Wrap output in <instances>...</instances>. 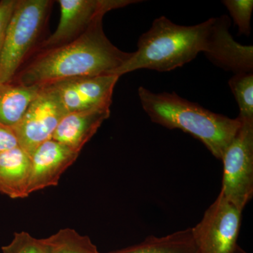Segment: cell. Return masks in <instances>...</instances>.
<instances>
[{"label":"cell","instance_id":"obj_1","mask_svg":"<svg viewBox=\"0 0 253 253\" xmlns=\"http://www.w3.org/2000/svg\"><path fill=\"white\" fill-rule=\"evenodd\" d=\"M230 26V18L225 15L191 26L175 24L161 16L141 35L137 50L113 75L121 77L140 69L167 72L192 61L200 52L226 71L253 73V46L235 41Z\"/></svg>","mask_w":253,"mask_h":253},{"label":"cell","instance_id":"obj_2","mask_svg":"<svg viewBox=\"0 0 253 253\" xmlns=\"http://www.w3.org/2000/svg\"><path fill=\"white\" fill-rule=\"evenodd\" d=\"M131 53L113 45L103 29V20L72 42L42 49L23 66L12 82L39 87L75 78L113 75Z\"/></svg>","mask_w":253,"mask_h":253},{"label":"cell","instance_id":"obj_3","mask_svg":"<svg viewBox=\"0 0 253 253\" xmlns=\"http://www.w3.org/2000/svg\"><path fill=\"white\" fill-rule=\"evenodd\" d=\"M138 95L152 122L179 129L199 139L217 159L221 160L241 122L181 97L176 93H154L140 86Z\"/></svg>","mask_w":253,"mask_h":253},{"label":"cell","instance_id":"obj_4","mask_svg":"<svg viewBox=\"0 0 253 253\" xmlns=\"http://www.w3.org/2000/svg\"><path fill=\"white\" fill-rule=\"evenodd\" d=\"M53 2L17 0L0 56V83L12 81L44 30Z\"/></svg>","mask_w":253,"mask_h":253},{"label":"cell","instance_id":"obj_5","mask_svg":"<svg viewBox=\"0 0 253 253\" xmlns=\"http://www.w3.org/2000/svg\"><path fill=\"white\" fill-rule=\"evenodd\" d=\"M240 121L239 130L221 160L220 193L243 212L253 196V119Z\"/></svg>","mask_w":253,"mask_h":253},{"label":"cell","instance_id":"obj_6","mask_svg":"<svg viewBox=\"0 0 253 253\" xmlns=\"http://www.w3.org/2000/svg\"><path fill=\"white\" fill-rule=\"evenodd\" d=\"M242 212L219 193L202 219L191 228L196 253H235Z\"/></svg>","mask_w":253,"mask_h":253},{"label":"cell","instance_id":"obj_7","mask_svg":"<svg viewBox=\"0 0 253 253\" xmlns=\"http://www.w3.org/2000/svg\"><path fill=\"white\" fill-rule=\"evenodd\" d=\"M61 18L57 28L42 44L49 49L67 44L85 33L95 23L103 20L113 9L125 7L139 1L131 0H59Z\"/></svg>","mask_w":253,"mask_h":253},{"label":"cell","instance_id":"obj_8","mask_svg":"<svg viewBox=\"0 0 253 253\" xmlns=\"http://www.w3.org/2000/svg\"><path fill=\"white\" fill-rule=\"evenodd\" d=\"M67 114L47 87L41 90L13 129L20 148L31 157L35 150L52 138L61 119Z\"/></svg>","mask_w":253,"mask_h":253},{"label":"cell","instance_id":"obj_9","mask_svg":"<svg viewBox=\"0 0 253 253\" xmlns=\"http://www.w3.org/2000/svg\"><path fill=\"white\" fill-rule=\"evenodd\" d=\"M116 75L75 78L55 83L47 87L56 96L66 113L111 107Z\"/></svg>","mask_w":253,"mask_h":253},{"label":"cell","instance_id":"obj_10","mask_svg":"<svg viewBox=\"0 0 253 253\" xmlns=\"http://www.w3.org/2000/svg\"><path fill=\"white\" fill-rule=\"evenodd\" d=\"M76 152L51 139L38 146L31 155L28 194L58 185L63 173L77 160Z\"/></svg>","mask_w":253,"mask_h":253},{"label":"cell","instance_id":"obj_11","mask_svg":"<svg viewBox=\"0 0 253 253\" xmlns=\"http://www.w3.org/2000/svg\"><path fill=\"white\" fill-rule=\"evenodd\" d=\"M110 108L67 113L61 119L51 139L81 153L102 123L110 117Z\"/></svg>","mask_w":253,"mask_h":253},{"label":"cell","instance_id":"obj_12","mask_svg":"<svg viewBox=\"0 0 253 253\" xmlns=\"http://www.w3.org/2000/svg\"><path fill=\"white\" fill-rule=\"evenodd\" d=\"M31 157L18 147L0 154V194L11 199L28 196Z\"/></svg>","mask_w":253,"mask_h":253},{"label":"cell","instance_id":"obj_13","mask_svg":"<svg viewBox=\"0 0 253 253\" xmlns=\"http://www.w3.org/2000/svg\"><path fill=\"white\" fill-rule=\"evenodd\" d=\"M41 87L11 81L0 83V123L14 126L24 116Z\"/></svg>","mask_w":253,"mask_h":253},{"label":"cell","instance_id":"obj_14","mask_svg":"<svg viewBox=\"0 0 253 253\" xmlns=\"http://www.w3.org/2000/svg\"><path fill=\"white\" fill-rule=\"evenodd\" d=\"M109 253H196L191 228L162 237L151 236L140 244Z\"/></svg>","mask_w":253,"mask_h":253},{"label":"cell","instance_id":"obj_15","mask_svg":"<svg viewBox=\"0 0 253 253\" xmlns=\"http://www.w3.org/2000/svg\"><path fill=\"white\" fill-rule=\"evenodd\" d=\"M44 241L48 253H101L88 236L69 228L60 229Z\"/></svg>","mask_w":253,"mask_h":253},{"label":"cell","instance_id":"obj_16","mask_svg":"<svg viewBox=\"0 0 253 253\" xmlns=\"http://www.w3.org/2000/svg\"><path fill=\"white\" fill-rule=\"evenodd\" d=\"M233 94L239 107L240 119H253V74L240 73L229 81Z\"/></svg>","mask_w":253,"mask_h":253},{"label":"cell","instance_id":"obj_17","mask_svg":"<svg viewBox=\"0 0 253 253\" xmlns=\"http://www.w3.org/2000/svg\"><path fill=\"white\" fill-rule=\"evenodd\" d=\"M229 11L239 34L249 36L251 34V20L253 9V0H224L222 1Z\"/></svg>","mask_w":253,"mask_h":253},{"label":"cell","instance_id":"obj_18","mask_svg":"<svg viewBox=\"0 0 253 253\" xmlns=\"http://www.w3.org/2000/svg\"><path fill=\"white\" fill-rule=\"evenodd\" d=\"M2 253H48L44 239H38L26 231L15 233L14 239L1 248Z\"/></svg>","mask_w":253,"mask_h":253},{"label":"cell","instance_id":"obj_19","mask_svg":"<svg viewBox=\"0 0 253 253\" xmlns=\"http://www.w3.org/2000/svg\"><path fill=\"white\" fill-rule=\"evenodd\" d=\"M17 0H1L0 1V56L2 51L5 34L10 18L14 11Z\"/></svg>","mask_w":253,"mask_h":253},{"label":"cell","instance_id":"obj_20","mask_svg":"<svg viewBox=\"0 0 253 253\" xmlns=\"http://www.w3.org/2000/svg\"><path fill=\"white\" fill-rule=\"evenodd\" d=\"M18 147L19 144L12 126L0 123V154Z\"/></svg>","mask_w":253,"mask_h":253},{"label":"cell","instance_id":"obj_21","mask_svg":"<svg viewBox=\"0 0 253 253\" xmlns=\"http://www.w3.org/2000/svg\"><path fill=\"white\" fill-rule=\"evenodd\" d=\"M235 253H248L246 252V251H245L244 250H243L242 249H241V248L240 247V246H239V247L238 248V249L236 250Z\"/></svg>","mask_w":253,"mask_h":253}]
</instances>
